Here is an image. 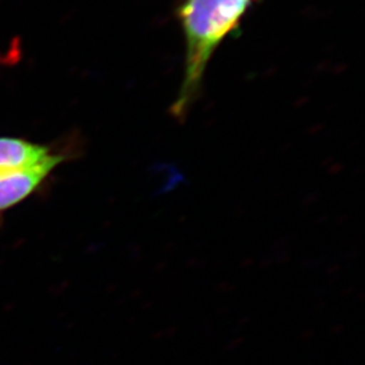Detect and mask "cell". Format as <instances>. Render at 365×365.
<instances>
[{"label":"cell","instance_id":"obj_1","mask_svg":"<svg viewBox=\"0 0 365 365\" xmlns=\"http://www.w3.org/2000/svg\"><path fill=\"white\" fill-rule=\"evenodd\" d=\"M257 0H185L176 12L185 38L182 82L172 114L183 120L202 89L210 59Z\"/></svg>","mask_w":365,"mask_h":365},{"label":"cell","instance_id":"obj_2","mask_svg":"<svg viewBox=\"0 0 365 365\" xmlns=\"http://www.w3.org/2000/svg\"><path fill=\"white\" fill-rule=\"evenodd\" d=\"M69 159L63 150H55L37 165L0 174V213L11 210L31 197Z\"/></svg>","mask_w":365,"mask_h":365},{"label":"cell","instance_id":"obj_3","mask_svg":"<svg viewBox=\"0 0 365 365\" xmlns=\"http://www.w3.org/2000/svg\"><path fill=\"white\" fill-rule=\"evenodd\" d=\"M55 152L52 145L0 136V174L37 165Z\"/></svg>","mask_w":365,"mask_h":365}]
</instances>
